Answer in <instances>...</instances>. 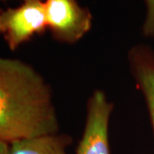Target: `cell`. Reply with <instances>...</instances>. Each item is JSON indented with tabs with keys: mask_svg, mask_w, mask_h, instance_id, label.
Here are the masks:
<instances>
[{
	"mask_svg": "<svg viewBox=\"0 0 154 154\" xmlns=\"http://www.w3.org/2000/svg\"><path fill=\"white\" fill-rule=\"evenodd\" d=\"M146 14L143 24V34L146 37H154V0H144Z\"/></svg>",
	"mask_w": 154,
	"mask_h": 154,
	"instance_id": "cell-7",
	"label": "cell"
},
{
	"mask_svg": "<svg viewBox=\"0 0 154 154\" xmlns=\"http://www.w3.org/2000/svg\"><path fill=\"white\" fill-rule=\"evenodd\" d=\"M71 143L69 135L45 134L11 142L10 154H68L66 148Z\"/></svg>",
	"mask_w": 154,
	"mask_h": 154,
	"instance_id": "cell-6",
	"label": "cell"
},
{
	"mask_svg": "<svg viewBox=\"0 0 154 154\" xmlns=\"http://www.w3.org/2000/svg\"><path fill=\"white\" fill-rule=\"evenodd\" d=\"M48 29L57 41L74 44L92 27V14L76 0H45Z\"/></svg>",
	"mask_w": 154,
	"mask_h": 154,
	"instance_id": "cell-3",
	"label": "cell"
},
{
	"mask_svg": "<svg viewBox=\"0 0 154 154\" xmlns=\"http://www.w3.org/2000/svg\"><path fill=\"white\" fill-rule=\"evenodd\" d=\"M128 59L136 86L146 101L154 135V51L138 45L129 50Z\"/></svg>",
	"mask_w": 154,
	"mask_h": 154,
	"instance_id": "cell-5",
	"label": "cell"
},
{
	"mask_svg": "<svg viewBox=\"0 0 154 154\" xmlns=\"http://www.w3.org/2000/svg\"><path fill=\"white\" fill-rule=\"evenodd\" d=\"M0 1H4V0H0ZM23 1L25 2V1H32V0H23ZM40 1H43V0H40Z\"/></svg>",
	"mask_w": 154,
	"mask_h": 154,
	"instance_id": "cell-9",
	"label": "cell"
},
{
	"mask_svg": "<svg viewBox=\"0 0 154 154\" xmlns=\"http://www.w3.org/2000/svg\"><path fill=\"white\" fill-rule=\"evenodd\" d=\"M48 29L45 2L25 1L17 8L0 10V35L11 51H16L35 35Z\"/></svg>",
	"mask_w": 154,
	"mask_h": 154,
	"instance_id": "cell-2",
	"label": "cell"
},
{
	"mask_svg": "<svg viewBox=\"0 0 154 154\" xmlns=\"http://www.w3.org/2000/svg\"><path fill=\"white\" fill-rule=\"evenodd\" d=\"M114 105L101 90L88 99L87 118L75 154H110L109 123Z\"/></svg>",
	"mask_w": 154,
	"mask_h": 154,
	"instance_id": "cell-4",
	"label": "cell"
},
{
	"mask_svg": "<svg viewBox=\"0 0 154 154\" xmlns=\"http://www.w3.org/2000/svg\"><path fill=\"white\" fill-rule=\"evenodd\" d=\"M52 92L31 65L0 57V141L11 142L57 134Z\"/></svg>",
	"mask_w": 154,
	"mask_h": 154,
	"instance_id": "cell-1",
	"label": "cell"
},
{
	"mask_svg": "<svg viewBox=\"0 0 154 154\" xmlns=\"http://www.w3.org/2000/svg\"><path fill=\"white\" fill-rule=\"evenodd\" d=\"M0 154H10V144L0 141Z\"/></svg>",
	"mask_w": 154,
	"mask_h": 154,
	"instance_id": "cell-8",
	"label": "cell"
}]
</instances>
